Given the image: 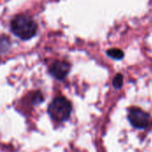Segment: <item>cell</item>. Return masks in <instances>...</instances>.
<instances>
[{"label": "cell", "instance_id": "1", "mask_svg": "<svg viewBox=\"0 0 152 152\" xmlns=\"http://www.w3.org/2000/svg\"><path fill=\"white\" fill-rule=\"evenodd\" d=\"M12 32L22 40H28L32 38L37 31V25L35 20L24 14L15 16L10 24Z\"/></svg>", "mask_w": 152, "mask_h": 152}, {"label": "cell", "instance_id": "2", "mask_svg": "<svg viewBox=\"0 0 152 152\" xmlns=\"http://www.w3.org/2000/svg\"><path fill=\"white\" fill-rule=\"evenodd\" d=\"M72 110L71 102L63 96H58L48 106V114L57 122H64L70 117Z\"/></svg>", "mask_w": 152, "mask_h": 152}, {"label": "cell", "instance_id": "3", "mask_svg": "<svg viewBox=\"0 0 152 152\" xmlns=\"http://www.w3.org/2000/svg\"><path fill=\"white\" fill-rule=\"evenodd\" d=\"M127 117L131 125L137 129H145L151 125V115L140 108H130L128 110Z\"/></svg>", "mask_w": 152, "mask_h": 152}, {"label": "cell", "instance_id": "4", "mask_svg": "<svg viewBox=\"0 0 152 152\" xmlns=\"http://www.w3.org/2000/svg\"><path fill=\"white\" fill-rule=\"evenodd\" d=\"M69 70L70 65L69 62L64 61H56L51 65L49 69V73L54 78L58 80H62L67 77Z\"/></svg>", "mask_w": 152, "mask_h": 152}, {"label": "cell", "instance_id": "5", "mask_svg": "<svg viewBox=\"0 0 152 152\" xmlns=\"http://www.w3.org/2000/svg\"><path fill=\"white\" fill-rule=\"evenodd\" d=\"M107 55L115 60H122L125 56V53L119 48H111L107 51Z\"/></svg>", "mask_w": 152, "mask_h": 152}, {"label": "cell", "instance_id": "6", "mask_svg": "<svg viewBox=\"0 0 152 152\" xmlns=\"http://www.w3.org/2000/svg\"><path fill=\"white\" fill-rule=\"evenodd\" d=\"M123 80H124L123 75L122 74H119V73L117 74L115 76L114 79H113V82H112L113 86L115 88H117V89H120L122 87V86H123Z\"/></svg>", "mask_w": 152, "mask_h": 152}, {"label": "cell", "instance_id": "7", "mask_svg": "<svg viewBox=\"0 0 152 152\" xmlns=\"http://www.w3.org/2000/svg\"><path fill=\"white\" fill-rule=\"evenodd\" d=\"M43 101H44V97H43V95H42V94L40 92H37L34 94L33 98H32V103L33 104H39Z\"/></svg>", "mask_w": 152, "mask_h": 152}]
</instances>
